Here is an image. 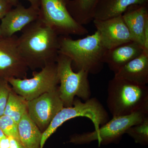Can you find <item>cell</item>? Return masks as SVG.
<instances>
[{
    "mask_svg": "<svg viewBox=\"0 0 148 148\" xmlns=\"http://www.w3.org/2000/svg\"><path fill=\"white\" fill-rule=\"evenodd\" d=\"M148 3V0H100L93 19L105 20L121 16L130 6Z\"/></svg>",
    "mask_w": 148,
    "mask_h": 148,
    "instance_id": "2e32d148",
    "label": "cell"
},
{
    "mask_svg": "<svg viewBox=\"0 0 148 148\" xmlns=\"http://www.w3.org/2000/svg\"><path fill=\"white\" fill-rule=\"evenodd\" d=\"M92 22L107 50L132 40L122 15L105 20L93 19Z\"/></svg>",
    "mask_w": 148,
    "mask_h": 148,
    "instance_id": "8fae6325",
    "label": "cell"
},
{
    "mask_svg": "<svg viewBox=\"0 0 148 148\" xmlns=\"http://www.w3.org/2000/svg\"><path fill=\"white\" fill-rule=\"evenodd\" d=\"M3 38V36L2 32L1 29V26H0V40L2 39Z\"/></svg>",
    "mask_w": 148,
    "mask_h": 148,
    "instance_id": "83f0119b",
    "label": "cell"
},
{
    "mask_svg": "<svg viewBox=\"0 0 148 148\" xmlns=\"http://www.w3.org/2000/svg\"><path fill=\"white\" fill-rule=\"evenodd\" d=\"M5 136H6V135L4 134L3 132L0 129V140H1L2 138H3V137Z\"/></svg>",
    "mask_w": 148,
    "mask_h": 148,
    "instance_id": "4316f807",
    "label": "cell"
},
{
    "mask_svg": "<svg viewBox=\"0 0 148 148\" xmlns=\"http://www.w3.org/2000/svg\"><path fill=\"white\" fill-rule=\"evenodd\" d=\"M28 114L40 131L44 132L54 116L64 107L58 87L27 101Z\"/></svg>",
    "mask_w": 148,
    "mask_h": 148,
    "instance_id": "9c48e42d",
    "label": "cell"
},
{
    "mask_svg": "<svg viewBox=\"0 0 148 148\" xmlns=\"http://www.w3.org/2000/svg\"><path fill=\"white\" fill-rule=\"evenodd\" d=\"M125 133L131 137L135 143L142 145L148 144V116L142 122L129 127Z\"/></svg>",
    "mask_w": 148,
    "mask_h": 148,
    "instance_id": "ffe728a7",
    "label": "cell"
},
{
    "mask_svg": "<svg viewBox=\"0 0 148 148\" xmlns=\"http://www.w3.org/2000/svg\"><path fill=\"white\" fill-rule=\"evenodd\" d=\"M77 117L89 119L92 122L95 131L109 121L108 114L97 98H90L84 103L79 99H75L73 106L61 109L42 132L40 148H43L47 140L65 122Z\"/></svg>",
    "mask_w": 148,
    "mask_h": 148,
    "instance_id": "277c9868",
    "label": "cell"
},
{
    "mask_svg": "<svg viewBox=\"0 0 148 148\" xmlns=\"http://www.w3.org/2000/svg\"><path fill=\"white\" fill-rule=\"evenodd\" d=\"M39 16V8L31 5L26 8L17 5L1 19L0 24L3 37L12 36L16 32L22 31L25 27L37 20Z\"/></svg>",
    "mask_w": 148,
    "mask_h": 148,
    "instance_id": "7c38bea8",
    "label": "cell"
},
{
    "mask_svg": "<svg viewBox=\"0 0 148 148\" xmlns=\"http://www.w3.org/2000/svg\"><path fill=\"white\" fill-rule=\"evenodd\" d=\"M20 142L24 148H40L42 132L29 117L28 113L18 123Z\"/></svg>",
    "mask_w": 148,
    "mask_h": 148,
    "instance_id": "e0dca14e",
    "label": "cell"
},
{
    "mask_svg": "<svg viewBox=\"0 0 148 148\" xmlns=\"http://www.w3.org/2000/svg\"><path fill=\"white\" fill-rule=\"evenodd\" d=\"M107 50L97 31L77 40L69 36H59L58 53L71 59L75 72L84 70L89 74L99 73L105 64L104 57Z\"/></svg>",
    "mask_w": 148,
    "mask_h": 148,
    "instance_id": "7a4b0ae2",
    "label": "cell"
},
{
    "mask_svg": "<svg viewBox=\"0 0 148 148\" xmlns=\"http://www.w3.org/2000/svg\"><path fill=\"white\" fill-rule=\"evenodd\" d=\"M12 4L7 0H0V19H2L11 10Z\"/></svg>",
    "mask_w": 148,
    "mask_h": 148,
    "instance_id": "603a6c76",
    "label": "cell"
},
{
    "mask_svg": "<svg viewBox=\"0 0 148 148\" xmlns=\"http://www.w3.org/2000/svg\"><path fill=\"white\" fill-rule=\"evenodd\" d=\"M100 0H71L68 5L69 13L78 24L84 26L92 21Z\"/></svg>",
    "mask_w": 148,
    "mask_h": 148,
    "instance_id": "ac0fdd59",
    "label": "cell"
},
{
    "mask_svg": "<svg viewBox=\"0 0 148 148\" xmlns=\"http://www.w3.org/2000/svg\"><path fill=\"white\" fill-rule=\"evenodd\" d=\"M10 140V148H24L19 140L12 136L8 137Z\"/></svg>",
    "mask_w": 148,
    "mask_h": 148,
    "instance_id": "cb8c5ba5",
    "label": "cell"
},
{
    "mask_svg": "<svg viewBox=\"0 0 148 148\" xmlns=\"http://www.w3.org/2000/svg\"><path fill=\"white\" fill-rule=\"evenodd\" d=\"M33 76L29 79L12 77L7 80L13 91L27 101L58 87L59 82L56 62L47 64L39 72H34Z\"/></svg>",
    "mask_w": 148,
    "mask_h": 148,
    "instance_id": "ba28073f",
    "label": "cell"
},
{
    "mask_svg": "<svg viewBox=\"0 0 148 148\" xmlns=\"http://www.w3.org/2000/svg\"><path fill=\"white\" fill-rule=\"evenodd\" d=\"M0 129L7 136H12L20 141L18 132V123L10 117L5 115L0 116Z\"/></svg>",
    "mask_w": 148,
    "mask_h": 148,
    "instance_id": "44dd1931",
    "label": "cell"
},
{
    "mask_svg": "<svg viewBox=\"0 0 148 148\" xmlns=\"http://www.w3.org/2000/svg\"><path fill=\"white\" fill-rule=\"evenodd\" d=\"M17 38V46L29 69H41L56 63L58 55L59 36L40 18L25 27Z\"/></svg>",
    "mask_w": 148,
    "mask_h": 148,
    "instance_id": "6da1fadb",
    "label": "cell"
},
{
    "mask_svg": "<svg viewBox=\"0 0 148 148\" xmlns=\"http://www.w3.org/2000/svg\"><path fill=\"white\" fill-rule=\"evenodd\" d=\"M147 116L148 111H140L127 115L113 117L97 131L73 135L70 143L82 145L97 140L99 147L101 145L116 143L129 127L142 122Z\"/></svg>",
    "mask_w": 148,
    "mask_h": 148,
    "instance_id": "8992f818",
    "label": "cell"
},
{
    "mask_svg": "<svg viewBox=\"0 0 148 148\" xmlns=\"http://www.w3.org/2000/svg\"><path fill=\"white\" fill-rule=\"evenodd\" d=\"M122 16L132 41L139 43L144 49V34L148 25V3L130 6Z\"/></svg>",
    "mask_w": 148,
    "mask_h": 148,
    "instance_id": "4fadbf2b",
    "label": "cell"
},
{
    "mask_svg": "<svg viewBox=\"0 0 148 148\" xmlns=\"http://www.w3.org/2000/svg\"><path fill=\"white\" fill-rule=\"evenodd\" d=\"M13 6L16 5H17L18 0H7ZM31 3V5L35 7L39 8L40 1L39 0H27Z\"/></svg>",
    "mask_w": 148,
    "mask_h": 148,
    "instance_id": "d4e9b609",
    "label": "cell"
},
{
    "mask_svg": "<svg viewBox=\"0 0 148 148\" xmlns=\"http://www.w3.org/2000/svg\"><path fill=\"white\" fill-rule=\"evenodd\" d=\"M7 80L0 78V116L4 114L6 106L12 88Z\"/></svg>",
    "mask_w": 148,
    "mask_h": 148,
    "instance_id": "7402d4cb",
    "label": "cell"
},
{
    "mask_svg": "<svg viewBox=\"0 0 148 148\" xmlns=\"http://www.w3.org/2000/svg\"><path fill=\"white\" fill-rule=\"evenodd\" d=\"M71 0H39L40 18L59 36H83L88 29L74 20L68 9Z\"/></svg>",
    "mask_w": 148,
    "mask_h": 148,
    "instance_id": "52a82bcc",
    "label": "cell"
},
{
    "mask_svg": "<svg viewBox=\"0 0 148 148\" xmlns=\"http://www.w3.org/2000/svg\"><path fill=\"white\" fill-rule=\"evenodd\" d=\"M107 105L113 117L148 111V86L114 77L109 81Z\"/></svg>",
    "mask_w": 148,
    "mask_h": 148,
    "instance_id": "3957f363",
    "label": "cell"
},
{
    "mask_svg": "<svg viewBox=\"0 0 148 148\" xmlns=\"http://www.w3.org/2000/svg\"><path fill=\"white\" fill-rule=\"evenodd\" d=\"M10 144L9 138L5 136L0 140V148H10Z\"/></svg>",
    "mask_w": 148,
    "mask_h": 148,
    "instance_id": "484cf974",
    "label": "cell"
},
{
    "mask_svg": "<svg viewBox=\"0 0 148 148\" xmlns=\"http://www.w3.org/2000/svg\"><path fill=\"white\" fill-rule=\"evenodd\" d=\"M114 77L141 85L148 83V52L142 54L122 67Z\"/></svg>",
    "mask_w": 148,
    "mask_h": 148,
    "instance_id": "9a60e30c",
    "label": "cell"
},
{
    "mask_svg": "<svg viewBox=\"0 0 148 148\" xmlns=\"http://www.w3.org/2000/svg\"><path fill=\"white\" fill-rule=\"evenodd\" d=\"M60 86L59 94L64 107L73 106L75 96L87 101L91 96L88 72L80 70L75 72L72 61L66 56L58 53L56 61Z\"/></svg>",
    "mask_w": 148,
    "mask_h": 148,
    "instance_id": "5b68a950",
    "label": "cell"
},
{
    "mask_svg": "<svg viewBox=\"0 0 148 148\" xmlns=\"http://www.w3.org/2000/svg\"><path fill=\"white\" fill-rule=\"evenodd\" d=\"M17 38L14 35L0 40V78H27L29 68L18 50Z\"/></svg>",
    "mask_w": 148,
    "mask_h": 148,
    "instance_id": "30bf717a",
    "label": "cell"
},
{
    "mask_svg": "<svg viewBox=\"0 0 148 148\" xmlns=\"http://www.w3.org/2000/svg\"><path fill=\"white\" fill-rule=\"evenodd\" d=\"M139 43L130 41L107 50L104 57L105 64L114 73L144 51Z\"/></svg>",
    "mask_w": 148,
    "mask_h": 148,
    "instance_id": "5bb4252c",
    "label": "cell"
},
{
    "mask_svg": "<svg viewBox=\"0 0 148 148\" xmlns=\"http://www.w3.org/2000/svg\"><path fill=\"white\" fill-rule=\"evenodd\" d=\"M28 113L27 101L12 90L6 106L4 115L8 116L18 123L24 115Z\"/></svg>",
    "mask_w": 148,
    "mask_h": 148,
    "instance_id": "d6986e66",
    "label": "cell"
}]
</instances>
